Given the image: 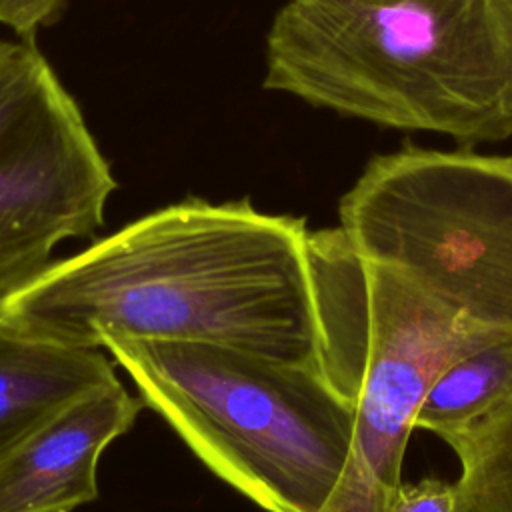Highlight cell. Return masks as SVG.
Here are the masks:
<instances>
[{
  "instance_id": "11",
  "label": "cell",
  "mask_w": 512,
  "mask_h": 512,
  "mask_svg": "<svg viewBox=\"0 0 512 512\" xmlns=\"http://www.w3.org/2000/svg\"><path fill=\"white\" fill-rule=\"evenodd\" d=\"M390 512H462L460 488L456 482L422 478L414 484H400Z\"/></svg>"
},
{
  "instance_id": "5",
  "label": "cell",
  "mask_w": 512,
  "mask_h": 512,
  "mask_svg": "<svg viewBox=\"0 0 512 512\" xmlns=\"http://www.w3.org/2000/svg\"><path fill=\"white\" fill-rule=\"evenodd\" d=\"M340 230L470 322L512 334V156L402 146L372 156Z\"/></svg>"
},
{
  "instance_id": "3",
  "label": "cell",
  "mask_w": 512,
  "mask_h": 512,
  "mask_svg": "<svg viewBox=\"0 0 512 512\" xmlns=\"http://www.w3.org/2000/svg\"><path fill=\"white\" fill-rule=\"evenodd\" d=\"M222 480L268 512H328L354 456L356 408L318 364L186 340H102Z\"/></svg>"
},
{
  "instance_id": "2",
  "label": "cell",
  "mask_w": 512,
  "mask_h": 512,
  "mask_svg": "<svg viewBox=\"0 0 512 512\" xmlns=\"http://www.w3.org/2000/svg\"><path fill=\"white\" fill-rule=\"evenodd\" d=\"M264 88L458 144L512 138V0H286Z\"/></svg>"
},
{
  "instance_id": "8",
  "label": "cell",
  "mask_w": 512,
  "mask_h": 512,
  "mask_svg": "<svg viewBox=\"0 0 512 512\" xmlns=\"http://www.w3.org/2000/svg\"><path fill=\"white\" fill-rule=\"evenodd\" d=\"M116 380L100 348L52 342L0 318V452L72 400Z\"/></svg>"
},
{
  "instance_id": "7",
  "label": "cell",
  "mask_w": 512,
  "mask_h": 512,
  "mask_svg": "<svg viewBox=\"0 0 512 512\" xmlns=\"http://www.w3.org/2000/svg\"><path fill=\"white\" fill-rule=\"evenodd\" d=\"M142 404L116 380L0 452V512H72L96 500L98 458L134 424Z\"/></svg>"
},
{
  "instance_id": "4",
  "label": "cell",
  "mask_w": 512,
  "mask_h": 512,
  "mask_svg": "<svg viewBox=\"0 0 512 512\" xmlns=\"http://www.w3.org/2000/svg\"><path fill=\"white\" fill-rule=\"evenodd\" d=\"M308 260L320 370L356 408V464L396 494L416 412L436 376L512 334L470 322L400 268L360 254L340 226L308 234Z\"/></svg>"
},
{
  "instance_id": "1",
  "label": "cell",
  "mask_w": 512,
  "mask_h": 512,
  "mask_svg": "<svg viewBox=\"0 0 512 512\" xmlns=\"http://www.w3.org/2000/svg\"><path fill=\"white\" fill-rule=\"evenodd\" d=\"M308 234L304 218L248 200L190 198L50 264L0 300V318L72 346L120 334L318 364Z\"/></svg>"
},
{
  "instance_id": "6",
  "label": "cell",
  "mask_w": 512,
  "mask_h": 512,
  "mask_svg": "<svg viewBox=\"0 0 512 512\" xmlns=\"http://www.w3.org/2000/svg\"><path fill=\"white\" fill-rule=\"evenodd\" d=\"M116 186L36 40H0V300L50 268L56 244L94 234Z\"/></svg>"
},
{
  "instance_id": "10",
  "label": "cell",
  "mask_w": 512,
  "mask_h": 512,
  "mask_svg": "<svg viewBox=\"0 0 512 512\" xmlns=\"http://www.w3.org/2000/svg\"><path fill=\"white\" fill-rule=\"evenodd\" d=\"M448 446L460 460L462 512H512V398Z\"/></svg>"
},
{
  "instance_id": "9",
  "label": "cell",
  "mask_w": 512,
  "mask_h": 512,
  "mask_svg": "<svg viewBox=\"0 0 512 512\" xmlns=\"http://www.w3.org/2000/svg\"><path fill=\"white\" fill-rule=\"evenodd\" d=\"M512 398V336L494 338L450 362L428 388L416 430L446 444Z\"/></svg>"
},
{
  "instance_id": "13",
  "label": "cell",
  "mask_w": 512,
  "mask_h": 512,
  "mask_svg": "<svg viewBox=\"0 0 512 512\" xmlns=\"http://www.w3.org/2000/svg\"><path fill=\"white\" fill-rule=\"evenodd\" d=\"M328 512H352V510H346V508H340V506H334V508H330Z\"/></svg>"
},
{
  "instance_id": "12",
  "label": "cell",
  "mask_w": 512,
  "mask_h": 512,
  "mask_svg": "<svg viewBox=\"0 0 512 512\" xmlns=\"http://www.w3.org/2000/svg\"><path fill=\"white\" fill-rule=\"evenodd\" d=\"M68 0H0V24L18 38L36 40V34L60 20Z\"/></svg>"
}]
</instances>
